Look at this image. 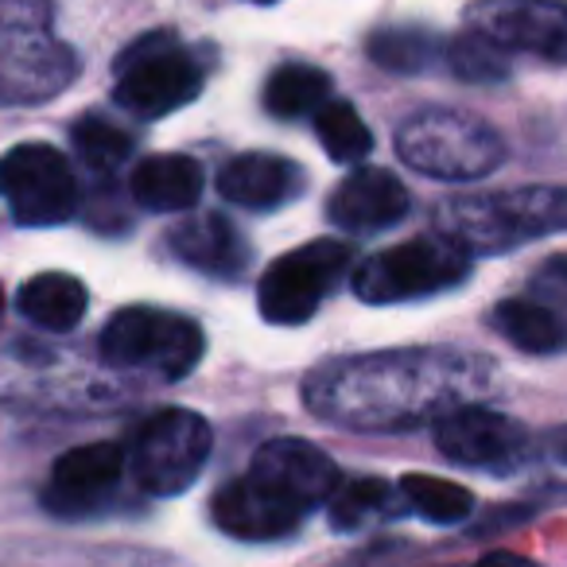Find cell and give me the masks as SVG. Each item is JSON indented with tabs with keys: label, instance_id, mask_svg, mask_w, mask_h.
Instances as JSON below:
<instances>
[{
	"label": "cell",
	"instance_id": "6da1fadb",
	"mask_svg": "<svg viewBox=\"0 0 567 567\" xmlns=\"http://www.w3.org/2000/svg\"><path fill=\"white\" fill-rule=\"evenodd\" d=\"M559 229H567V190L559 187L458 195L440 206V234L466 252H509Z\"/></svg>",
	"mask_w": 567,
	"mask_h": 567
},
{
	"label": "cell",
	"instance_id": "7a4b0ae2",
	"mask_svg": "<svg viewBox=\"0 0 567 567\" xmlns=\"http://www.w3.org/2000/svg\"><path fill=\"white\" fill-rule=\"evenodd\" d=\"M396 152L420 175L447 183H471L505 159V144L489 121L463 110H424L396 133Z\"/></svg>",
	"mask_w": 567,
	"mask_h": 567
},
{
	"label": "cell",
	"instance_id": "3957f363",
	"mask_svg": "<svg viewBox=\"0 0 567 567\" xmlns=\"http://www.w3.org/2000/svg\"><path fill=\"white\" fill-rule=\"evenodd\" d=\"M203 327L187 316H167L152 308H125L105 323L102 358L117 370L156 373L179 381L203 362Z\"/></svg>",
	"mask_w": 567,
	"mask_h": 567
},
{
	"label": "cell",
	"instance_id": "277c9868",
	"mask_svg": "<svg viewBox=\"0 0 567 567\" xmlns=\"http://www.w3.org/2000/svg\"><path fill=\"white\" fill-rule=\"evenodd\" d=\"M74 74L71 51L48 35V9L35 0H9L0 9V97L43 102Z\"/></svg>",
	"mask_w": 567,
	"mask_h": 567
},
{
	"label": "cell",
	"instance_id": "5b68a950",
	"mask_svg": "<svg viewBox=\"0 0 567 567\" xmlns=\"http://www.w3.org/2000/svg\"><path fill=\"white\" fill-rule=\"evenodd\" d=\"M471 272V252L451 237H412L404 245L362 260L354 272V292L365 303H409L447 292Z\"/></svg>",
	"mask_w": 567,
	"mask_h": 567
},
{
	"label": "cell",
	"instance_id": "8992f818",
	"mask_svg": "<svg viewBox=\"0 0 567 567\" xmlns=\"http://www.w3.org/2000/svg\"><path fill=\"white\" fill-rule=\"evenodd\" d=\"M210 443L214 432L198 412L164 409L136 427L128 443V474L136 478V486L156 497L179 494L203 474Z\"/></svg>",
	"mask_w": 567,
	"mask_h": 567
},
{
	"label": "cell",
	"instance_id": "52a82bcc",
	"mask_svg": "<svg viewBox=\"0 0 567 567\" xmlns=\"http://www.w3.org/2000/svg\"><path fill=\"white\" fill-rule=\"evenodd\" d=\"M117 102L136 117H164L195 102L203 90L198 63L172 35H144L121 55Z\"/></svg>",
	"mask_w": 567,
	"mask_h": 567
},
{
	"label": "cell",
	"instance_id": "ba28073f",
	"mask_svg": "<svg viewBox=\"0 0 567 567\" xmlns=\"http://www.w3.org/2000/svg\"><path fill=\"white\" fill-rule=\"evenodd\" d=\"M0 198L20 226H63L79 210V179L51 144H20L0 159Z\"/></svg>",
	"mask_w": 567,
	"mask_h": 567
},
{
	"label": "cell",
	"instance_id": "9c48e42d",
	"mask_svg": "<svg viewBox=\"0 0 567 567\" xmlns=\"http://www.w3.org/2000/svg\"><path fill=\"white\" fill-rule=\"evenodd\" d=\"M350 268V245L342 241H311L292 249L260 276L257 303L268 323L296 327L308 323L319 303L334 292V284Z\"/></svg>",
	"mask_w": 567,
	"mask_h": 567
},
{
	"label": "cell",
	"instance_id": "30bf717a",
	"mask_svg": "<svg viewBox=\"0 0 567 567\" xmlns=\"http://www.w3.org/2000/svg\"><path fill=\"white\" fill-rule=\"evenodd\" d=\"M466 28L509 55L567 63V0H478L466 9Z\"/></svg>",
	"mask_w": 567,
	"mask_h": 567
},
{
	"label": "cell",
	"instance_id": "8fae6325",
	"mask_svg": "<svg viewBox=\"0 0 567 567\" xmlns=\"http://www.w3.org/2000/svg\"><path fill=\"white\" fill-rule=\"evenodd\" d=\"M435 447L458 466H478V471L509 474L525 463L528 432L517 420L502 416L494 409H451L435 424Z\"/></svg>",
	"mask_w": 567,
	"mask_h": 567
},
{
	"label": "cell",
	"instance_id": "7c38bea8",
	"mask_svg": "<svg viewBox=\"0 0 567 567\" xmlns=\"http://www.w3.org/2000/svg\"><path fill=\"white\" fill-rule=\"evenodd\" d=\"M265 486H272L280 497L296 505V509L311 513L323 502H331L342 486L339 463L327 451H319L308 440H268L265 447L252 455V471Z\"/></svg>",
	"mask_w": 567,
	"mask_h": 567
},
{
	"label": "cell",
	"instance_id": "4fadbf2b",
	"mask_svg": "<svg viewBox=\"0 0 567 567\" xmlns=\"http://www.w3.org/2000/svg\"><path fill=\"white\" fill-rule=\"evenodd\" d=\"M308 517L303 509H296L288 497H280L272 486L257 478V474H245L234 478L214 494V525L221 533L237 536V540H276V536H288L300 520Z\"/></svg>",
	"mask_w": 567,
	"mask_h": 567
},
{
	"label": "cell",
	"instance_id": "5bb4252c",
	"mask_svg": "<svg viewBox=\"0 0 567 567\" xmlns=\"http://www.w3.org/2000/svg\"><path fill=\"white\" fill-rule=\"evenodd\" d=\"M128 471V451L121 443H90L74 447L51 471L48 505L55 513H86L110 494Z\"/></svg>",
	"mask_w": 567,
	"mask_h": 567
},
{
	"label": "cell",
	"instance_id": "9a60e30c",
	"mask_svg": "<svg viewBox=\"0 0 567 567\" xmlns=\"http://www.w3.org/2000/svg\"><path fill=\"white\" fill-rule=\"evenodd\" d=\"M334 226L350 234H373L389 229L409 214V187L385 167H358L339 183V190L327 203Z\"/></svg>",
	"mask_w": 567,
	"mask_h": 567
},
{
	"label": "cell",
	"instance_id": "2e32d148",
	"mask_svg": "<svg viewBox=\"0 0 567 567\" xmlns=\"http://www.w3.org/2000/svg\"><path fill=\"white\" fill-rule=\"evenodd\" d=\"M218 190L245 210H276L303 190V172L272 152H245L218 172Z\"/></svg>",
	"mask_w": 567,
	"mask_h": 567
},
{
	"label": "cell",
	"instance_id": "e0dca14e",
	"mask_svg": "<svg viewBox=\"0 0 567 567\" xmlns=\"http://www.w3.org/2000/svg\"><path fill=\"white\" fill-rule=\"evenodd\" d=\"M203 167L190 156H148L133 167L128 190L152 214L190 210L203 195Z\"/></svg>",
	"mask_w": 567,
	"mask_h": 567
},
{
	"label": "cell",
	"instance_id": "ac0fdd59",
	"mask_svg": "<svg viewBox=\"0 0 567 567\" xmlns=\"http://www.w3.org/2000/svg\"><path fill=\"white\" fill-rule=\"evenodd\" d=\"M172 249L179 260L206 276H237L245 268V241L221 214H198L172 229Z\"/></svg>",
	"mask_w": 567,
	"mask_h": 567
},
{
	"label": "cell",
	"instance_id": "d6986e66",
	"mask_svg": "<svg viewBox=\"0 0 567 567\" xmlns=\"http://www.w3.org/2000/svg\"><path fill=\"white\" fill-rule=\"evenodd\" d=\"M494 331L525 354H559L567 347V319L540 300H502L494 308Z\"/></svg>",
	"mask_w": 567,
	"mask_h": 567
},
{
	"label": "cell",
	"instance_id": "ffe728a7",
	"mask_svg": "<svg viewBox=\"0 0 567 567\" xmlns=\"http://www.w3.org/2000/svg\"><path fill=\"white\" fill-rule=\"evenodd\" d=\"M20 311L43 331H71L86 316V288L66 272H43L20 288Z\"/></svg>",
	"mask_w": 567,
	"mask_h": 567
},
{
	"label": "cell",
	"instance_id": "44dd1931",
	"mask_svg": "<svg viewBox=\"0 0 567 567\" xmlns=\"http://www.w3.org/2000/svg\"><path fill=\"white\" fill-rule=\"evenodd\" d=\"M331 102V79L319 66H280L265 86V110L276 117H308Z\"/></svg>",
	"mask_w": 567,
	"mask_h": 567
},
{
	"label": "cell",
	"instance_id": "7402d4cb",
	"mask_svg": "<svg viewBox=\"0 0 567 567\" xmlns=\"http://www.w3.org/2000/svg\"><path fill=\"white\" fill-rule=\"evenodd\" d=\"M396 494H401V502L412 513H420L432 525H458L474 509L471 489H463L458 482L447 478H432V474H404Z\"/></svg>",
	"mask_w": 567,
	"mask_h": 567
},
{
	"label": "cell",
	"instance_id": "603a6c76",
	"mask_svg": "<svg viewBox=\"0 0 567 567\" xmlns=\"http://www.w3.org/2000/svg\"><path fill=\"white\" fill-rule=\"evenodd\" d=\"M316 136L334 164H358V159H365L373 148V136H370V128H365V121L358 117L354 105L339 102V97H331V102L316 113Z\"/></svg>",
	"mask_w": 567,
	"mask_h": 567
},
{
	"label": "cell",
	"instance_id": "cb8c5ba5",
	"mask_svg": "<svg viewBox=\"0 0 567 567\" xmlns=\"http://www.w3.org/2000/svg\"><path fill=\"white\" fill-rule=\"evenodd\" d=\"M74 148L86 159V167L110 175V172H121V164L133 156V136L105 117H82L79 125H74Z\"/></svg>",
	"mask_w": 567,
	"mask_h": 567
},
{
	"label": "cell",
	"instance_id": "d4e9b609",
	"mask_svg": "<svg viewBox=\"0 0 567 567\" xmlns=\"http://www.w3.org/2000/svg\"><path fill=\"white\" fill-rule=\"evenodd\" d=\"M435 40L424 28H385L370 40V59L385 71L396 74H416L432 63Z\"/></svg>",
	"mask_w": 567,
	"mask_h": 567
},
{
	"label": "cell",
	"instance_id": "484cf974",
	"mask_svg": "<svg viewBox=\"0 0 567 567\" xmlns=\"http://www.w3.org/2000/svg\"><path fill=\"white\" fill-rule=\"evenodd\" d=\"M389 509H393V489L381 478H358L350 486H339V494L331 497L334 528H362L385 517Z\"/></svg>",
	"mask_w": 567,
	"mask_h": 567
},
{
	"label": "cell",
	"instance_id": "4316f807",
	"mask_svg": "<svg viewBox=\"0 0 567 567\" xmlns=\"http://www.w3.org/2000/svg\"><path fill=\"white\" fill-rule=\"evenodd\" d=\"M447 63L466 82H502L509 74V55L497 43H489L486 35L471 32V28L447 48Z\"/></svg>",
	"mask_w": 567,
	"mask_h": 567
},
{
	"label": "cell",
	"instance_id": "83f0119b",
	"mask_svg": "<svg viewBox=\"0 0 567 567\" xmlns=\"http://www.w3.org/2000/svg\"><path fill=\"white\" fill-rule=\"evenodd\" d=\"M533 292L540 303H567V252H556L548 257L533 276Z\"/></svg>",
	"mask_w": 567,
	"mask_h": 567
},
{
	"label": "cell",
	"instance_id": "f1b7e54d",
	"mask_svg": "<svg viewBox=\"0 0 567 567\" xmlns=\"http://www.w3.org/2000/svg\"><path fill=\"white\" fill-rule=\"evenodd\" d=\"M540 455H544V466H548L559 482H567V427H556V432L544 440Z\"/></svg>",
	"mask_w": 567,
	"mask_h": 567
},
{
	"label": "cell",
	"instance_id": "f546056e",
	"mask_svg": "<svg viewBox=\"0 0 567 567\" xmlns=\"http://www.w3.org/2000/svg\"><path fill=\"white\" fill-rule=\"evenodd\" d=\"M474 567H536V564L525 556H517V551H489V556H482Z\"/></svg>",
	"mask_w": 567,
	"mask_h": 567
},
{
	"label": "cell",
	"instance_id": "4dcf8cb0",
	"mask_svg": "<svg viewBox=\"0 0 567 567\" xmlns=\"http://www.w3.org/2000/svg\"><path fill=\"white\" fill-rule=\"evenodd\" d=\"M0 319H4V292H0Z\"/></svg>",
	"mask_w": 567,
	"mask_h": 567
},
{
	"label": "cell",
	"instance_id": "1f68e13d",
	"mask_svg": "<svg viewBox=\"0 0 567 567\" xmlns=\"http://www.w3.org/2000/svg\"><path fill=\"white\" fill-rule=\"evenodd\" d=\"M252 4H276V0H252Z\"/></svg>",
	"mask_w": 567,
	"mask_h": 567
}]
</instances>
